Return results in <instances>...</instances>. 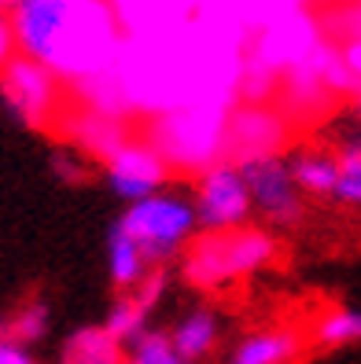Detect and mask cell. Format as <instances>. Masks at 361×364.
<instances>
[{"label": "cell", "instance_id": "obj_31", "mask_svg": "<svg viewBox=\"0 0 361 364\" xmlns=\"http://www.w3.org/2000/svg\"><path fill=\"white\" fill-rule=\"evenodd\" d=\"M357 129H361V125H357Z\"/></svg>", "mask_w": 361, "mask_h": 364}, {"label": "cell", "instance_id": "obj_14", "mask_svg": "<svg viewBox=\"0 0 361 364\" xmlns=\"http://www.w3.org/2000/svg\"><path fill=\"white\" fill-rule=\"evenodd\" d=\"M125 342H118L103 324H85L70 331L59 346L56 364H122Z\"/></svg>", "mask_w": 361, "mask_h": 364}, {"label": "cell", "instance_id": "obj_15", "mask_svg": "<svg viewBox=\"0 0 361 364\" xmlns=\"http://www.w3.org/2000/svg\"><path fill=\"white\" fill-rule=\"evenodd\" d=\"M288 162H291V177H295V184H299L303 196L332 199L335 181H339L335 151H321V147H310V151H295Z\"/></svg>", "mask_w": 361, "mask_h": 364}, {"label": "cell", "instance_id": "obj_18", "mask_svg": "<svg viewBox=\"0 0 361 364\" xmlns=\"http://www.w3.org/2000/svg\"><path fill=\"white\" fill-rule=\"evenodd\" d=\"M152 306L144 302V298H137L133 291H122L115 302H111V309H108V316H103V328H108L118 342H130L137 338V335H144L147 328H152Z\"/></svg>", "mask_w": 361, "mask_h": 364}, {"label": "cell", "instance_id": "obj_25", "mask_svg": "<svg viewBox=\"0 0 361 364\" xmlns=\"http://www.w3.org/2000/svg\"><path fill=\"white\" fill-rule=\"evenodd\" d=\"M0 364H41L30 346H23V342H15L8 335H0Z\"/></svg>", "mask_w": 361, "mask_h": 364}, {"label": "cell", "instance_id": "obj_1", "mask_svg": "<svg viewBox=\"0 0 361 364\" xmlns=\"http://www.w3.org/2000/svg\"><path fill=\"white\" fill-rule=\"evenodd\" d=\"M11 26L19 52L45 63L67 89L111 70L125 41L108 0H23Z\"/></svg>", "mask_w": 361, "mask_h": 364}, {"label": "cell", "instance_id": "obj_12", "mask_svg": "<svg viewBox=\"0 0 361 364\" xmlns=\"http://www.w3.org/2000/svg\"><path fill=\"white\" fill-rule=\"evenodd\" d=\"M306 350H310L306 331L291 324H273V328L240 335L225 364H303Z\"/></svg>", "mask_w": 361, "mask_h": 364}, {"label": "cell", "instance_id": "obj_17", "mask_svg": "<svg viewBox=\"0 0 361 364\" xmlns=\"http://www.w3.org/2000/svg\"><path fill=\"white\" fill-rule=\"evenodd\" d=\"M147 272H152V265H147V258L140 254V247L125 232H118L111 225V232H108V276H111L115 291L118 294L122 291H133Z\"/></svg>", "mask_w": 361, "mask_h": 364}, {"label": "cell", "instance_id": "obj_16", "mask_svg": "<svg viewBox=\"0 0 361 364\" xmlns=\"http://www.w3.org/2000/svg\"><path fill=\"white\" fill-rule=\"evenodd\" d=\"M313 350H347L361 342V309L350 306H328L321 316H313L306 331Z\"/></svg>", "mask_w": 361, "mask_h": 364}, {"label": "cell", "instance_id": "obj_26", "mask_svg": "<svg viewBox=\"0 0 361 364\" xmlns=\"http://www.w3.org/2000/svg\"><path fill=\"white\" fill-rule=\"evenodd\" d=\"M19 55V45H15V26H11V11H0V67L11 63Z\"/></svg>", "mask_w": 361, "mask_h": 364}, {"label": "cell", "instance_id": "obj_27", "mask_svg": "<svg viewBox=\"0 0 361 364\" xmlns=\"http://www.w3.org/2000/svg\"><path fill=\"white\" fill-rule=\"evenodd\" d=\"M350 111H354V118H357V125H361V89L350 96Z\"/></svg>", "mask_w": 361, "mask_h": 364}, {"label": "cell", "instance_id": "obj_23", "mask_svg": "<svg viewBox=\"0 0 361 364\" xmlns=\"http://www.w3.org/2000/svg\"><path fill=\"white\" fill-rule=\"evenodd\" d=\"M52 169L59 173V181H67V184H81L85 177H89V159H85L81 151H56L52 155Z\"/></svg>", "mask_w": 361, "mask_h": 364}, {"label": "cell", "instance_id": "obj_7", "mask_svg": "<svg viewBox=\"0 0 361 364\" xmlns=\"http://www.w3.org/2000/svg\"><path fill=\"white\" fill-rule=\"evenodd\" d=\"M295 136V122L281 111L273 100H240L229 114L225 129V159L229 162H247V159H266L281 155Z\"/></svg>", "mask_w": 361, "mask_h": 364}, {"label": "cell", "instance_id": "obj_11", "mask_svg": "<svg viewBox=\"0 0 361 364\" xmlns=\"http://www.w3.org/2000/svg\"><path fill=\"white\" fill-rule=\"evenodd\" d=\"M56 129L63 133L74 151H81L89 162H108L118 147L133 136V125L125 118H115V114H103V111H93L85 103H67L63 118L56 122Z\"/></svg>", "mask_w": 361, "mask_h": 364}, {"label": "cell", "instance_id": "obj_8", "mask_svg": "<svg viewBox=\"0 0 361 364\" xmlns=\"http://www.w3.org/2000/svg\"><path fill=\"white\" fill-rule=\"evenodd\" d=\"M240 173L251 191L254 218L266 228H291L303 221L306 196L299 191L291 177V162L284 155H266V159H247L240 162Z\"/></svg>", "mask_w": 361, "mask_h": 364}, {"label": "cell", "instance_id": "obj_22", "mask_svg": "<svg viewBox=\"0 0 361 364\" xmlns=\"http://www.w3.org/2000/svg\"><path fill=\"white\" fill-rule=\"evenodd\" d=\"M240 8H244V18H247V26L254 33V30L277 23V18H284L291 11L310 8V0H240Z\"/></svg>", "mask_w": 361, "mask_h": 364}, {"label": "cell", "instance_id": "obj_9", "mask_svg": "<svg viewBox=\"0 0 361 364\" xmlns=\"http://www.w3.org/2000/svg\"><path fill=\"white\" fill-rule=\"evenodd\" d=\"M192 206L203 232H225V228H240L251 225L254 206H251V191L247 181L240 173L236 162H214L203 173H196V188H192Z\"/></svg>", "mask_w": 361, "mask_h": 364}, {"label": "cell", "instance_id": "obj_13", "mask_svg": "<svg viewBox=\"0 0 361 364\" xmlns=\"http://www.w3.org/2000/svg\"><path fill=\"white\" fill-rule=\"evenodd\" d=\"M169 342H174V350L184 360L203 364L210 353L218 350V342H221V316L210 306L188 309V313H181L174 320V328H169Z\"/></svg>", "mask_w": 361, "mask_h": 364}, {"label": "cell", "instance_id": "obj_28", "mask_svg": "<svg viewBox=\"0 0 361 364\" xmlns=\"http://www.w3.org/2000/svg\"><path fill=\"white\" fill-rule=\"evenodd\" d=\"M19 4H23V0H0V11H15Z\"/></svg>", "mask_w": 361, "mask_h": 364}, {"label": "cell", "instance_id": "obj_10", "mask_svg": "<svg viewBox=\"0 0 361 364\" xmlns=\"http://www.w3.org/2000/svg\"><path fill=\"white\" fill-rule=\"evenodd\" d=\"M169 173H174L169 162L162 159V151L144 133H133L108 162H103L108 188L122 203H137V199H147V196H155V191H162Z\"/></svg>", "mask_w": 361, "mask_h": 364}, {"label": "cell", "instance_id": "obj_24", "mask_svg": "<svg viewBox=\"0 0 361 364\" xmlns=\"http://www.w3.org/2000/svg\"><path fill=\"white\" fill-rule=\"evenodd\" d=\"M335 45H339V55H343V67L350 70V77L357 81V89H361V33L343 37V41H335Z\"/></svg>", "mask_w": 361, "mask_h": 364}, {"label": "cell", "instance_id": "obj_2", "mask_svg": "<svg viewBox=\"0 0 361 364\" xmlns=\"http://www.w3.org/2000/svg\"><path fill=\"white\" fill-rule=\"evenodd\" d=\"M281 254V243L273 228L266 225H240V228H225V232H196L192 243L184 247L181 254V280L203 291L214 294L225 291L232 284H244L251 276L266 272Z\"/></svg>", "mask_w": 361, "mask_h": 364}, {"label": "cell", "instance_id": "obj_3", "mask_svg": "<svg viewBox=\"0 0 361 364\" xmlns=\"http://www.w3.org/2000/svg\"><path fill=\"white\" fill-rule=\"evenodd\" d=\"M232 107L236 103H218V100L184 103L174 107V111L152 114L140 133L162 151L169 169L203 173L206 166L225 159V129H229Z\"/></svg>", "mask_w": 361, "mask_h": 364}, {"label": "cell", "instance_id": "obj_6", "mask_svg": "<svg viewBox=\"0 0 361 364\" xmlns=\"http://www.w3.org/2000/svg\"><path fill=\"white\" fill-rule=\"evenodd\" d=\"M0 100H4L8 114L26 129H56V122L70 103L67 85L45 63H37L23 52L0 67Z\"/></svg>", "mask_w": 361, "mask_h": 364}, {"label": "cell", "instance_id": "obj_4", "mask_svg": "<svg viewBox=\"0 0 361 364\" xmlns=\"http://www.w3.org/2000/svg\"><path fill=\"white\" fill-rule=\"evenodd\" d=\"M115 228L125 232L140 247L147 265L162 269L169 262H177L184 254V247L192 243V235L199 232V218H196L192 196L162 188V191H155V196H147V199L125 203Z\"/></svg>", "mask_w": 361, "mask_h": 364}, {"label": "cell", "instance_id": "obj_21", "mask_svg": "<svg viewBox=\"0 0 361 364\" xmlns=\"http://www.w3.org/2000/svg\"><path fill=\"white\" fill-rule=\"evenodd\" d=\"M125 353H130L133 364H192L174 350L169 331H162V328H147L144 335H137L130 346H125Z\"/></svg>", "mask_w": 361, "mask_h": 364}, {"label": "cell", "instance_id": "obj_20", "mask_svg": "<svg viewBox=\"0 0 361 364\" xmlns=\"http://www.w3.org/2000/svg\"><path fill=\"white\" fill-rule=\"evenodd\" d=\"M48 328H52V309H48V302H45V298H26L19 309L8 313L4 335L15 338V342H23V346H33V342H41V338L48 335Z\"/></svg>", "mask_w": 361, "mask_h": 364}, {"label": "cell", "instance_id": "obj_19", "mask_svg": "<svg viewBox=\"0 0 361 364\" xmlns=\"http://www.w3.org/2000/svg\"><path fill=\"white\" fill-rule=\"evenodd\" d=\"M332 151L339 162V181H335L332 199L343 206H361V133L343 136Z\"/></svg>", "mask_w": 361, "mask_h": 364}, {"label": "cell", "instance_id": "obj_30", "mask_svg": "<svg viewBox=\"0 0 361 364\" xmlns=\"http://www.w3.org/2000/svg\"><path fill=\"white\" fill-rule=\"evenodd\" d=\"M122 364H133V360H130V353H125V360H122Z\"/></svg>", "mask_w": 361, "mask_h": 364}, {"label": "cell", "instance_id": "obj_29", "mask_svg": "<svg viewBox=\"0 0 361 364\" xmlns=\"http://www.w3.org/2000/svg\"><path fill=\"white\" fill-rule=\"evenodd\" d=\"M4 328H8V316H0V335H4Z\"/></svg>", "mask_w": 361, "mask_h": 364}, {"label": "cell", "instance_id": "obj_5", "mask_svg": "<svg viewBox=\"0 0 361 364\" xmlns=\"http://www.w3.org/2000/svg\"><path fill=\"white\" fill-rule=\"evenodd\" d=\"M354 92H357V81L343 67L339 45L332 37H325L303 63H295V67L281 77L277 100L273 103H281V111L295 125H306L310 118L325 114L339 96H354Z\"/></svg>", "mask_w": 361, "mask_h": 364}]
</instances>
